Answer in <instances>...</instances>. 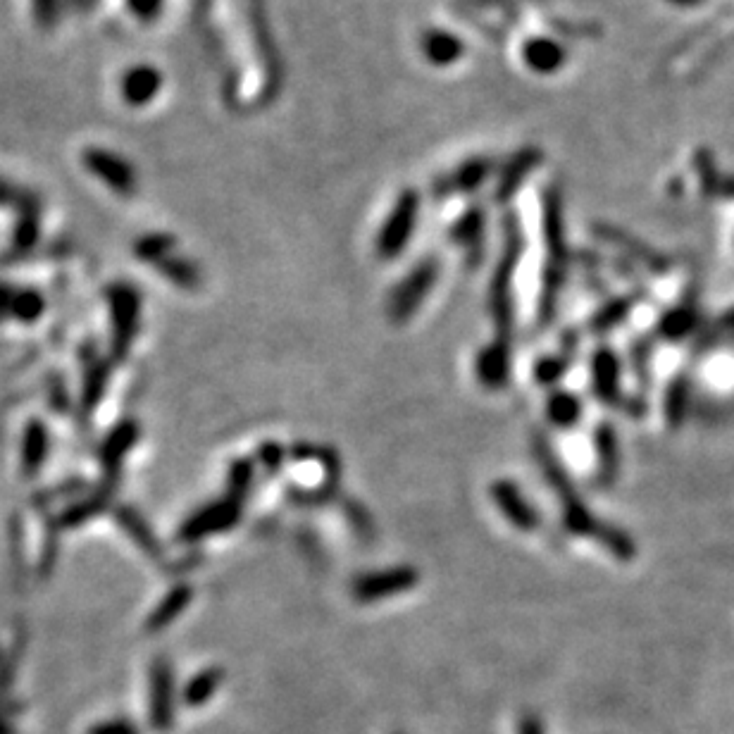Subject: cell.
<instances>
[{
	"instance_id": "cell-37",
	"label": "cell",
	"mask_w": 734,
	"mask_h": 734,
	"mask_svg": "<svg viewBox=\"0 0 734 734\" xmlns=\"http://www.w3.org/2000/svg\"><path fill=\"white\" fill-rule=\"evenodd\" d=\"M89 734H141L129 720H108V723L93 725Z\"/></svg>"
},
{
	"instance_id": "cell-42",
	"label": "cell",
	"mask_w": 734,
	"mask_h": 734,
	"mask_svg": "<svg viewBox=\"0 0 734 734\" xmlns=\"http://www.w3.org/2000/svg\"><path fill=\"white\" fill-rule=\"evenodd\" d=\"M720 194L734 198V179H723V184H720Z\"/></svg>"
},
{
	"instance_id": "cell-17",
	"label": "cell",
	"mask_w": 734,
	"mask_h": 734,
	"mask_svg": "<svg viewBox=\"0 0 734 734\" xmlns=\"http://www.w3.org/2000/svg\"><path fill=\"white\" fill-rule=\"evenodd\" d=\"M189 601H191V589L186 587V584L174 587L172 592L165 596L163 603H160V606L153 611L151 620H148V630L151 632L163 630V627L170 625V622L177 618V615L182 613L186 606H189Z\"/></svg>"
},
{
	"instance_id": "cell-11",
	"label": "cell",
	"mask_w": 734,
	"mask_h": 734,
	"mask_svg": "<svg viewBox=\"0 0 734 734\" xmlns=\"http://www.w3.org/2000/svg\"><path fill=\"white\" fill-rule=\"evenodd\" d=\"M594 451H596V484L603 489L613 487L620 477V439L611 422H601L594 432Z\"/></svg>"
},
{
	"instance_id": "cell-16",
	"label": "cell",
	"mask_w": 734,
	"mask_h": 734,
	"mask_svg": "<svg viewBox=\"0 0 734 734\" xmlns=\"http://www.w3.org/2000/svg\"><path fill=\"white\" fill-rule=\"evenodd\" d=\"M546 415L556 427L570 429L582 420V401L570 391H553L546 403Z\"/></svg>"
},
{
	"instance_id": "cell-1",
	"label": "cell",
	"mask_w": 734,
	"mask_h": 734,
	"mask_svg": "<svg viewBox=\"0 0 734 734\" xmlns=\"http://www.w3.org/2000/svg\"><path fill=\"white\" fill-rule=\"evenodd\" d=\"M532 449H534V456H537L539 470L544 472L546 482L551 484V489L556 491L558 501H561L565 530L577 534V537H594L596 541H599L606 522H601L599 518H596L592 510L587 508V503H584L582 496L577 494V489L572 487L568 472H565L563 463L558 460L556 453H553L549 441H546V437H539L537 434V437L532 439Z\"/></svg>"
},
{
	"instance_id": "cell-13",
	"label": "cell",
	"mask_w": 734,
	"mask_h": 734,
	"mask_svg": "<svg viewBox=\"0 0 734 734\" xmlns=\"http://www.w3.org/2000/svg\"><path fill=\"white\" fill-rule=\"evenodd\" d=\"M172 715V670L165 658H158L151 668V725L158 732H167Z\"/></svg>"
},
{
	"instance_id": "cell-4",
	"label": "cell",
	"mask_w": 734,
	"mask_h": 734,
	"mask_svg": "<svg viewBox=\"0 0 734 734\" xmlns=\"http://www.w3.org/2000/svg\"><path fill=\"white\" fill-rule=\"evenodd\" d=\"M82 165L89 170L98 182L108 186L110 191L122 198H129L139 189V174L136 167L120 153L103 146H89L82 153Z\"/></svg>"
},
{
	"instance_id": "cell-9",
	"label": "cell",
	"mask_w": 734,
	"mask_h": 734,
	"mask_svg": "<svg viewBox=\"0 0 734 734\" xmlns=\"http://www.w3.org/2000/svg\"><path fill=\"white\" fill-rule=\"evenodd\" d=\"M491 499L515 530L534 532L539 527V513L510 480H496L491 484Z\"/></svg>"
},
{
	"instance_id": "cell-19",
	"label": "cell",
	"mask_w": 734,
	"mask_h": 734,
	"mask_svg": "<svg viewBox=\"0 0 734 734\" xmlns=\"http://www.w3.org/2000/svg\"><path fill=\"white\" fill-rule=\"evenodd\" d=\"M155 267H158V270L163 272V277L170 279L172 284L184 286V289H196V286L201 284V272H198V267L191 263V260L182 258V255H170V258H165L163 263H158Z\"/></svg>"
},
{
	"instance_id": "cell-8",
	"label": "cell",
	"mask_w": 734,
	"mask_h": 734,
	"mask_svg": "<svg viewBox=\"0 0 734 734\" xmlns=\"http://www.w3.org/2000/svg\"><path fill=\"white\" fill-rule=\"evenodd\" d=\"M160 91H163V72L155 65L141 62L122 72L120 96L129 108H146L160 96Z\"/></svg>"
},
{
	"instance_id": "cell-30",
	"label": "cell",
	"mask_w": 734,
	"mask_h": 734,
	"mask_svg": "<svg viewBox=\"0 0 734 734\" xmlns=\"http://www.w3.org/2000/svg\"><path fill=\"white\" fill-rule=\"evenodd\" d=\"M570 367V356H549V358H541L537 365H534V377H537L539 384L544 387H553L558 384L565 372Z\"/></svg>"
},
{
	"instance_id": "cell-35",
	"label": "cell",
	"mask_w": 734,
	"mask_h": 734,
	"mask_svg": "<svg viewBox=\"0 0 734 734\" xmlns=\"http://www.w3.org/2000/svg\"><path fill=\"white\" fill-rule=\"evenodd\" d=\"M346 513H348V520H351L353 530H356L360 537L363 539L372 537V520H370V515H367V510L360 508L356 501H348Z\"/></svg>"
},
{
	"instance_id": "cell-32",
	"label": "cell",
	"mask_w": 734,
	"mask_h": 734,
	"mask_svg": "<svg viewBox=\"0 0 734 734\" xmlns=\"http://www.w3.org/2000/svg\"><path fill=\"white\" fill-rule=\"evenodd\" d=\"M527 55H530L532 67H537V70H544V72L551 70V67H556L558 58H561L558 48L549 41H534Z\"/></svg>"
},
{
	"instance_id": "cell-28",
	"label": "cell",
	"mask_w": 734,
	"mask_h": 734,
	"mask_svg": "<svg viewBox=\"0 0 734 734\" xmlns=\"http://www.w3.org/2000/svg\"><path fill=\"white\" fill-rule=\"evenodd\" d=\"M67 0H31V17L41 31H53L62 20Z\"/></svg>"
},
{
	"instance_id": "cell-5",
	"label": "cell",
	"mask_w": 734,
	"mask_h": 734,
	"mask_svg": "<svg viewBox=\"0 0 734 734\" xmlns=\"http://www.w3.org/2000/svg\"><path fill=\"white\" fill-rule=\"evenodd\" d=\"M437 275H439L437 260L434 258L422 260V263L396 286L394 296H391L389 301V313H387L389 320L396 322V325L408 322L410 317L415 315V310L422 306V301L429 296L434 282H437Z\"/></svg>"
},
{
	"instance_id": "cell-25",
	"label": "cell",
	"mask_w": 734,
	"mask_h": 734,
	"mask_svg": "<svg viewBox=\"0 0 734 734\" xmlns=\"http://www.w3.org/2000/svg\"><path fill=\"white\" fill-rule=\"evenodd\" d=\"M136 437H139V432H136V427L132 425V422H124V425L117 427L103 446V460H105V463H108L110 468L120 463V458L124 456V453H127L134 446Z\"/></svg>"
},
{
	"instance_id": "cell-41",
	"label": "cell",
	"mask_w": 734,
	"mask_h": 734,
	"mask_svg": "<svg viewBox=\"0 0 734 734\" xmlns=\"http://www.w3.org/2000/svg\"><path fill=\"white\" fill-rule=\"evenodd\" d=\"M98 0H67V8L77 12V15H89V12L96 10Z\"/></svg>"
},
{
	"instance_id": "cell-33",
	"label": "cell",
	"mask_w": 734,
	"mask_h": 734,
	"mask_svg": "<svg viewBox=\"0 0 734 734\" xmlns=\"http://www.w3.org/2000/svg\"><path fill=\"white\" fill-rule=\"evenodd\" d=\"M124 3H127V10L132 12L136 20L148 24L163 15L165 0H124Z\"/></svg>"
},
{
	"instance_id": "cell-21",
	"label": "cell",
	"mask_w": 734,
	"mask_h": 734,
	"mask_svg": "<svg viewBox=\"0 0 734 734\" xmlns=\"http://www.w3.org/2000/svg\"><path fill=\"white\" fill-rule=\"evenodd\" d=\"M48 453V434L41 422H31L24 434V472H36L41 468V460Z\"/></svg>"
},
{
	"instance_id": "cell-26",
	"label": "cell",
	"mask_w": 734,
	"mask_h": 734,
	"mask_svg": "<svg viewBox=\"0 0 734 734\" xmlns=\"http://www.w3.org/2000/svg\"><path fill=\"white\" fill-rule=\"evenodd\" d=\"M696 325V310L692 306H680L663 317L658 332L668 339H682Z\"/></svg>"
},
{
	"instance_id": "cell-18",
	"label": "cell",
	"mask_w": 734,
	"mask_h": 734,
	"mask_svg": "<svg viewBox=\"0 0 734 734\" xmlns=\"http://www.w3.org/2000/svg\"><path fill=\"white\" fill-rule=\"evenodd\" d=\"M174 248H177V241L170 234H146L141 236L139 241L134 244V253L136 258L143 260L148 265H158L163 263L165 258L174 255Z\"/></svg>"
},
{
	"instance_id": "cell-6",
	"label": "cell",
	"mask_w": 734,
	"mask_h": 734,
	"mask_svg": "<svg viewBox=\"0 0 734 734\" xmlns=\"http://www.w3.org/2000/svg\"><path fill=\"white\" fill-rule=\"evenodd\" d=\"M415 220H418V196L413 191L403 194L398 198L394 213L384 225L382 234H379V244H377V253L382 260H391L396 258L398 253L406 248V244L410 241V234L415 229Z\"/></svg>"
},
{
	"instance_id": "cell-10",
	"label": "cell",
	"mask_w": 734,
	"mask_h": 734,
	"mask_svg": "<svg viewBox=\"0 0 734 734\" xmlns=\"http://www.w3.org/2000/svg\"><path fill=\"white\" fill-rule=\"evenodd\" d=\"M110 308H113L115 320V351L124 356V348L132 341L136 322H139L141 301L134 286L115 284L110 289Z\"/></svg>"
},
{
	"instance_id": "cell-36",
	"label": "cell",
	"mask_w": 734,
	"mask_h": 734,
	"mask_svg": "<svg viewBox=\"0 0 734 734\" xmlns=\"http://www.w3.org/2000/svg\"><path fill=\"white\" fill-rule=\"evenodd\" d=\"M427 53L432 55L434 60H444V58H446V60H451L453 55L458 53V43L453 41L451 36H444V34H441V36H434V39H429V48H427Z\"/></svg>"
},
{
	"instance_id": "cell-40",
	"label": "cell",
	"mask_w": 734,
	"mask_h": 734,
	"mask_svg": "<svg viewBox=\"0 0 734 734\" xmlns=\"http://www.w3.org/2000/svg\"><path fill=\"white\" fill-rule=\"evenodd\" d=\"M12 296H15V289H10L8 284H0V317L10 315Z\"/></svg>"
},
{
	"instance_id": "cell-44",
	"label": "cell",
	"mask_w": 734,
	"mask_h": 734,
	"mask_svg": "<svg viewBox=\"0 0 734 734\" xmlns=\"http://www.w3.org/2000/svg\"><path fill=\"white\" fill-rule=\"evenodd\" d=\"M675 3H682V5H692V3H699V0H675Z\"/></svg>"
},
{
	"instance_id": "cell-15",
	"label": "cell",
	"mask_w": 734,
	"mask_h": 734,
	"mask_svg": "<svg viewBox=\"0 0 734 734\" xmlns=\"http://www.w3.org/2000/svg\"><path fill=\"white\" fill-rule=\"evenodd\" d=\"M0 208L15 210L17 217L43 213V201L39 194L27 189V186L10 182V179L0 177Z\"/></svg>"
},
{
	"instance_id": "cell-27",
	"label": "cell",
	"mask_w": 734,
	"mask_h": 734,
	"mask_svg": "<svg viewBox=\"0 0 734 734\" xmlns=\"http://www.w3.org/2000/svg\"><path fill=\"white\" fill-rule=\"evenodd\" d=\"M43 298L36 289H20L12 296V308L10 315H15L22 322H34L36 317L43 313Z\"/></svg>"
},
{
	"instance_id": "cell-2",
	"label": "cell",
	"mask_w": 734,
	"mask_h": 734,
	"mask_svg": "<svg viewBox=\"0 0 734 734\" xmlns=\"http://www.w3.org/2000/svg\"><path fill=\"white\" fill-rule=\"evenodd\" d=\"M520 258V234L510 232L506 251H503L501 265L496 270L494 282H491V296H489V310L491 320L496 325V339L510 341L513 337V296H510V284H513V272Z\"/></svg>"
},
{
	"instance_id": "cell-7",
	"label": "cell",
	"mask_w": 734,
	"mask_h": 734,
	"mask_svg": "<svg viewBox=\"0 0 734 734\" xmlns=\"http://www.w3.org/2000/svg\"><path fill=\"white\" fill-rule=\"evenodd\" d=\"M241 518V501L234 499V496H227V499L210 503L198 510V513L191 515L189 520L184 522L182 527V539L184 541H198L208 534H217V532H227L229 527H234L236 522Z\"/></svg>"
},
{
	"instance_id": "cell-29",
	"label": "cell",
	"mask_w": 734,
	"mask_h": 734,
	"mask_svg": "<svg viewBox=\"0 0 734 734\" xmlns=\"http://www.w3.org/2000/svg\"><path fill=\"white\" fill-rule=\"evenodd\" d=\"M120 522L124 525V530L132 534V539L136 541V544L143 546V551H148V553H151V556H158L160 549H158V544H155L151 530H148V527L143 525V520L139 518V515L134 513V510L122 508L120 510Z\"/></svg>"
},
{
	"instance_id": "cell-23",
	"label": "cell",
	"mask_w": 734,
	"mask_h": 734,
	"mask_svg": "<svg viewBox=\"0 0 734 734\" xmlns=\"http://www.w3.org/2000/svg\"><path fill=\"white\" fill-rule=\"evenodd\" d=\"M222 684V670L210 668L196 675L194 680L186 684L184 689V704L186 706H203L205 701L213 696V692Z\"/></svg>"
},
{
	"instance_id": "cell-38",
	"label": "cell",
	"mask_w": 734,
	"mask_h": 734,
	"mask_svg": "<svg viewBox=\"0 0 734 734\" xmlns=\"http://www.w3.org/2000/svg\"><path fill=\"white\" fill-rule=\"evenodd\" d=\"M282 460H284V451L279 449L277 444H265L263 449H260V463H263L270 472H277L279 468H282Z\"/></svg>"
},
{
	"instance_id": "cell-39",
	"label": "cell",
	"mask_w": 734,
	"mask_h": 734,
	"mask_svg": "<svg viewBox=\"0 0 734 734\" xmlns=\"http://www.w3.org/2000/svg\"><path fill=\"white\" fill-rule=\"evenodd\" d=\"M103 387H105V367H96V370L91 372V379H89V408L96 406Z\"/></svg>"
},
{
	"instance_id": "cell-12",
	"label": "cell",
	"mask_w": 734,
	"mask_h": 734,
	"mask_svg": "<svg viewBox=\"0 0 734 734\" xmlns=\"http://www.w3.org/2000/svg\"><path fill=\"white\" fill-rule=\"evenodd\" d=\"M477 379L484 389H503L510 379V341L494 339L480 351L475 363Z\"/></svg>"
},
{
	"instance_id": "cell-14",
	"label": "cell",
	"mask_w": 734,
	"mask_h": 734,
	"mask_svg": "<svg viewBox=\"0 0 734 734\" xmlns=\"http://www.w3.org/2000/svg\"><path fill=\"white\" fill-rule=\"evenodd\" d=\"M592 389L603 403L620 401V360L608 346L599 348L592 358Z\"/></svg>"
},
{
	"instance_id": "cell-24",
	"label": "cell",
	"mask_w": 734,
	"mask_h": 734,
	"mask_svg": "<svg viewBox=\"0 0 734 734\" xmlns=\"http://www.w3.org/2000/svg\"><path fill=\"white\" fill-rule=\"evenodd\" d=\"M687 406H689V384L684 377L673 379L670 384L668 396H665V418H668L670 427L677 429L682 425L684 415H687Z\"/></svg>"
},
{
	"instance_id": "cell-20",
	"label": "cell",
	"mask_w": 734,
	"mask_h": 734,
	"mask_svg": "<svg viewBox=\"0 0 734 734\" xmlns=\"http://www.w3.org/2000/svg\"><path fill=\"white\" fill-rule=\"evenodd\" d=\"M39 236H41V213L20 215L17 217L15 232H12L10 253L27 255L29 251H34V246L39 244Z\"/></svg>"
},
{
	"instance_id": "cell-3",
	"label": "cell",
	"mask_w": 734,
	"mask_h": 734,
	"mask_svg": "<svg viewBox=\"0 0 734 734\" xmlns=\"http://www.w3.org/2000/svg\"><path fill=\"white\" fill-rule=\"evenodd\" d=\"M420 572L413 565H396V568L372 570L358 575L351 582V596L356 603H379L391 596L406 594L418 587Z\"/></svg>"
},
{
	"instance_id": "cell-34",
	"label": "cell",
	"mask_w": 734,
	"mask_h": 734,
	"mask_svg": "<svg viewBox=\"0 0 734 734\" xmlns=\"http://www.w3.org/2000/svg\"><path fill=\"white\" fill-rule=\"evenodd\" d=\"M480 234H482V217L475 213V215H468L463 222H460V225L456 227V232H453V239L463 246H472L482 239Z\"/></svg>"
},
{
	"instance_id": "cell-43",
	"label": "cell",
	"mask_w": 734,
	"mask_h": 734,
	"mask_svg": "<svg viewBox=\"0 0 734 734\" xmlns=\"http://www.w3.org/2000/svg\"><path fill=\"white\" fill-rule=\"evenodd\" d=\"M0 734H15V730H12V727L5 723L3 718H0Z\"/></svg>"
},
{
	"instance_id": "cell-31",
	"label": "cell",
	"mask_w": 734,
	"mask_h": 734,
	"mask_svg": "<svg viewBox=\"0 0 734 734\" xmlns=\"http://www.w3.org/2000/svg\"><path fill=\"white\" fill-rule=\"evenodd\" d=\"M253 465L248 460H239V463L232 465V472H229V496L234 499L244 501V496L248 494L253 484Z\"/></svg>"
},
{
	"instance_id": "cell-22",
	"label": "cell",
	"mask_w": 734,
	"mask_h": 734,
	"mask_svg": "<svg viewBox=\"0 0 734 734\" xmlns=\"http://www.w3.org/2000/svg\"><path fill=\"white\" fill-rule=\"evenodd\" d=\"M632 303H634L632 298H613V301H608L606 306H603L599 313L589 320V329H592L594 334L611 332L613 327H618L620 322L630 315Z\"/></svg>"
}]
</instances>
